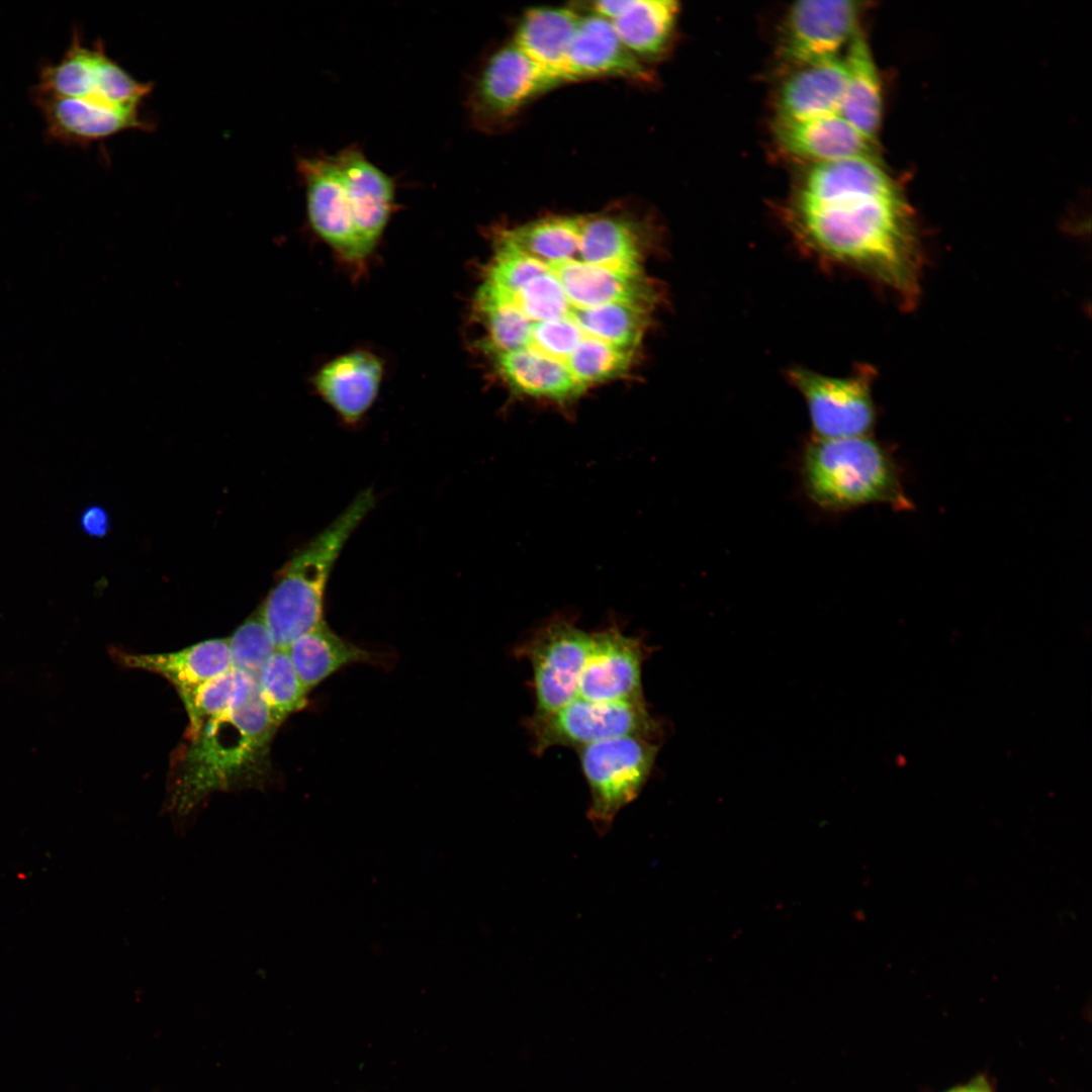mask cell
Masks as SVG:
<instances>
[{
    "instance_id": "obj_4",
    "label": "cell",
    "mask_w": 1092,
    "mask_h": 1092,
    "mask_svg": "<svg viewBox=\"0 0 1092 1092\" xmlns=\"http://www.w3.org/2000/svg\"><path fill=\"white\" fill-rule=\"evenodd\" d=\"M801 476L808 497L830 512L868 504L912 509L894 461L875 440L811 438L802 453Z\"/></svg>"
},
{
    "instance_id": "obj_17",
    "label": "cell",
    "mask_w": 1092,
    "mask_h": 1092,
    "mask_svg": "<svg viewBox=\"0 0 1092 1092\" xmlns=\"http://www.w3.org/2000/svg\"><path fill=\"white\" fill-rule=\"evenodd\" d=\"M567 82L602 77L647 82V68L618 37L611 21L594 13L580 16L565 66Z\"/></svg>"
},
{
    "instance_id": "obj_26",
    "label": "cell",
    "mask_w": 1092,
    "mask_h": 1092,
    "mask_svg": "<svg viewBox=\"0 0 1092 1092\" xmlns=\"http://www.w3.org/2000/svg\"><path fill=\"white\" fill-rule=\"evenodd\" d=\"M678 11L674 0H630L611 23L622 43L636 58H655L667 47Z\"/></svg>"
},
{
    "instance_id": "obj_14",
    "label": "cell",
    "mask_w": 1092,
    "mask_h": 1092,
    "mask_svg": "<svg viewBox=\"0 0 1092 1092\" xmlns=\"http://www.w3.org/2000/svg\"><path fill=\"white\" fill-rule=\"evenodd\" d=\"M296 171L305 189L307 218L313 232L341 258L350 263L363 262L368 255L355 229L332 155L299 156Z\"/></svg>"
},
{
    "instance_id": "obj_31",
    "label": "cell",
    "mask_w": 1092,
    "mask_h": 1092,
    "mask_svg": "<svg viewBox=\"0 0 1092 1092\" xmlns=\"http://www.w3.org/2000/svg\"><path fill=\"white\" fill-rule=\"evenodd\" d=\"M630 0H603L592 3L594 14L609 21L617 18L628 6Z\"/></svg>"
},
{
    "instance_id": "obj_21",
    "label": "cell",
    "mask_w": 1092,
    "mask_h": 1092,
    "mask_svg": "<svg viewBox=\"0 0 1092 1092\" xmlns=\"http://www.w3.org/2000/svg\"><path fill=\"white\" fill-rule=\"evenodd\" d=\"M851 193L903 197L877 158L854 157L812 165L793 199L814 201Z\"/></svg>"
},
{
    "instance_id": "obj_27",
    "label": "cell",
    "mask_w": 1092,
    "mask_h": 1092,
    "mask_svg": "<svg viewBox=\"0 0 1092 1092\" xmlns=\"http://www.w3.org/2000/svg\"><path fill=\"white\" fill-rule=\"evenodd\" d=\"M257 681L272 717L279 725L307 705L309 692L301 682L286 649L275 650L257 676Z\"/></svg>"
},
{
    "instance_id": "obj_1",
    "label": "cell",
    "mask_w": 1092,
    "mask_h": 1092,
    "mask_svg": "<svg viewBox=\"0 0 1092 1092\" xmlns=\"http://www.w3.org/2000/svg\"><path fill=\"white\" fill-rule=\"evenodd\" d=\"M640 226L553 215L494 231L473 297L480 347L517 396L560 406L623 378L660 299Z\"/></svg>"
},
{
    "instance_id": "obj_12",
    "label": "cell",
    "mask_w": 1092,
    "mask_h": 1092,
    "mask_svg": "<svg viewBox=\"0 0 1092 1092\" xmlns=\"http://www.w3.org/2000/svg\"><path fill=\"white\" fill-rule=\"evenodd\" d=\"M860 6L848 0H805L787 11L782 59L794 69L840 57L858 28Z\"/></svg>"
},
{
    "instance_id": "obj_13",
    "label": "cell",
    "mask_w": 1092,
    "mask_h": 1092,
    "mask_svg": "<svg viewBox=\"0 0 1092 1092\" xmlns=\"http://www.w3.org/2000/svg\"><path fill=\"white\" fill-rule=\"evenodd\" d=\"M649 649L617 624L589 633L577 697L596 702L644 701L642 666Z\"/></svg>"
},
{
    "instance_id": "obj_5",
    "label": "cell",
    "mask_w": 1092,
    "mask_h": 1092,
    "mask_svg": "<svg viewBox=\"0 0 1092 1092\" xmlns=\"http://www.w3.org/2000/svg\"><path fill=\"white\" fill-rule=\"evenodd\" d=\"M374 505L365 490L282 568L259 614L277 648L325 623L324 599L332 568L346 541Z\"/></svg>"
},
{
    "instance_id": "obj_22",
    "label": "cell",
    "mask_w": 1092,
    "mask_h": 1092,
    "mask_svg": "<svg viewBox=\"0 0 1092 1092\" xmlns=\"http://www.w3.org/2000/svg\"><path fill=\"white\" fill-rule=\"evenodd\" d=\"M579 18L569 8L529 9L521 18L512 42L538 66L567 83L566 60Z\"/></svg>"
},
{
    "instance_id": "obj_32",
    "label": "cell",
    "mask_w": 1092,
    "mask_h": 1092,
    "mask_svg": "<svg viewBox=\"0 0 1092 1092\" xmlns=\"http://www.w3.org/2000/svg\"><path fill=\"white\" fill-rule=\"evenodd\" d=\"M965 1084L967 1092H996L994 1084L983 1074L976 1075Z\"/></svg>"
},
{
    "instance_id": "obj_9",
    "label": "cell",
    "mask_w": 1092,
    "mask_h": 1092,
    "mask_svg": "<svg viewBox=\"0 0 1092 1092\" xmlns=\"http://www.w3.org/2000/svg\"><path fill=\"white\" fill-rule=\"evenodd\" d=\"M152 87V83L138 81L110 59L101 41L86 47L75 32L62 60L41 67L39 82L33 91L140 109Z\"/></svg>"
},
{
    "instance_id": "obj_24",
    "label": "cell",
    "mask_w": 1092,
    "mask_h": 1092,
    "mask_svg": "<svg viewBox=\"0 0 1092 1092\" xmlns=\"http://www.w3.org/2000/svg\"><path fill=\"white\" fill-rule=\"evenodd\" d=\"M118 656L123 665L160 674L177 691L202 684L232 668L228 638L206 640L174 652H120Z\"/></svg>"
},
{
    "instance_id": "obj_11",
    "label": "cell",
    "mask_w": 1092,
    "mask_h": 1092,
    "mask_svg": "<svg viewBox=\"0 0 1092 1092\" xmlns=\"http://www.w3.org/2000/svg\"><path fill=\"white\" fill-rule=\"evenodd\" d=\"M871 379L866 370L846 377L803 367L789 371V380L807 404L813 438L819 439L868 436L875 423Z\"/></svg>"
},
{
    "instance_id": "obj_3",
    "label": "cell",
    "mask_w": 1092,
    "mask_h": 1092,
    "mask_svg": "<svg viewBox=\"0 0 1092 1092\" xmlns=\"http://www.w3.org/2000/svg\"><path fill=\"white\" fill-rule=\"evenodd\" d=\"M237 671L232 706L187 738L189 743L172 768L164 811L178 836L187 834L213 793L260 787L267 777L270 745L279 724L257 678Z\"/></svg>"
},
{
    "instance_id": "obj_8",
    "label": "cell",
    "mask_w": 1092,
    "mask_h": 1092,
    "mask_svg": "<svg viewBox=\"0 0 1092 1092\" xmlns=\"http://www.w3.org/2000/svg\"><path fill=\"white\" fill-rule=\"evenodd\" d=\"M589 633L565 616H555L515 648L532 667L534 715L550 713L577 697Z\"/></svg>"
},
{
    "instance_id": "obj_29",
    "label": "cell",
    "mask_w": 1092,
    "mask_h": 1092,
    "mask_svg": "<svg viewBox=\"0 0 1092 1092\" xmlns=\"http://www.w3.org/2000/svg\"><path fill=\"white\" fill-rule=\"evenodd\" d=\"M228 641L232 668L256 678L277 649L260 614L244 622Z\"/></svg>"
},
{
    "instance_id": "obj_20",
    "label": "cell",
    "mask_w": 1092,
    "mask_h": 1092,
    "mask_svg": "<svg viewBox=\"0 0 1092 1092\" xmlns=\"http://www.w3.org/2000/svg\"><path fill=\"white\" fill-rule=\"evenodd\" d=\"M383 367L373 354L355 351L341 355L315 374L314 386L347 423H356L374 402Z\"/></svg>"
},
{
    "instance_id": "obj_30",
    "label": "cell",
    "mask_w": 1092,
    "mask_h": 1092,
    "mask_svg": "<svg viewBox=\"0 0 1092 1092\" xmlns=\"http://www.w3.org/2000/svg\"><path fill=\"white\" fill-rule=\"evenodd\" d=\"M81 524L87 534L101 537L108 531L109 519L107 513L102 508L91 507L83 513Z\"/></svg>"
},
{
    "instance_id": "obj_28",
    "label": "cell",
    "mask_w": 1092,
    "mask_h": 1092,
    "mask_svg": "<svg viewBox=\"0 0 1092 1092\" xmlns=\"http://www.w3.org/2000/svg\"><path fill=\"white\" fill-rule=\"evenodd\" d=\"M237 687L238 671L231 668L202 684L177 691L189 719L186 738L230 709Z\"/></svg>"
},
{
    "instance_id": "obj_7",
    "label": "cell",
    "mask_w": 1092,
    "mask_h": 1092,
    "mask_svg": "<svg viewBox=\"0 0 1092 1092\" xmlns=\"http://www.w3.org/2000/svg\"><path fill=\"white\" fill-rule=\"evenodd\" d=\"M533 752L542 755L555 746L576 749L596 742L643 736L658 739L661 723L648 711L644 701L596 702L575 697L562 707L525 721Z\"/></svg>"
},
{
    "instance_id": "obj_2",
    "label": "cell",
    "mask_w": 1092,
    "mask_h": 1092,
    "mask_svg": "<svg viewBox=\"0 0 1092 1092\" xmlns=\"http://www.w3.org/2000/svg\"><path fill=\"white\" fill-rule=\"evenodd\" d=\"M788 222L803 251L818 261L870 275L907 302L917 294L920 251L904 197L792 199Z\"/></svg>"
},
{
    "instance_id": "obj_10",
    "label": "cell",
    "mask_w": 1092,
    "mask_h": 1092,
    "mask_svg": "<svg viewBox=\"0 0 1092 1092\" xmlns=\"http://www.w3.org/2000/svg\"><path fill=\"white\" fill-rule=\"evenodd\" d=\"M561 84L511 42L487 59L473 82L467 98L470 119L479 129H495L535 97Z\"/></svg>"
},
{
    "instance_id": "obj_18",
    "label": "cell",
    "mask_w": 1092,
    "mask_h": 1092,
    "mask_svg": "<svg viewBox=\"0 0 1092 1092\" xmlns=\"http://www.w3.org/2000/svg\"><path fill=\"white\" fill-rule=\"evenodd\" d=\"M775 134L787 154L812 165L854 157L877 158L876 145L839 113L805 120H776Z\"/></svg>"
},
{
    "instance_id": "obj_19",
    "label": "cell",
    "mask_w": 1092,
    "mask_h": 1092,
    "mask_svg": "<svg viewBox=\"0 0 1092 1092\" xmlns=\"http://www.w3.org/2000/svg\"><path fill=\"white\" fill-rule=\"evenodd\" d=\"M843 57L794 69L777 96V120H805L839 113L845 87Z\"/></svg>"
},
{
    "instance_id": "obj_33",
    "label": "cell",
    "mask_w": 1092,
    "mask_h": 1092,
    "mask_svg": "<svg viewBox=\"0 0 1092 1092\" xmlns=\"http://www.w3.org/2000/svg\"><path fill=\"white\" fill-rule=\"evenodd\" d=\"M942 1092H967L965 1083L952 1086Z\"/></svg>"
},
{
    "instance_id": "obj_25",
    "label": "cell",
    "mask_w": 1092,
    "mask_h": 1092,
    "mask_svg": "<svg viewBox=\"0 0 1092 1092\" xmlns=\"http://www.w3.org/2000/svg\"><path fill=\"white\" fill-rule=\"evenodd\" d=\"M286 650L308 692L347 665L373 660L371 652L342 638L326 622L297 637Z\"/></svg>"
},
{
    "instance_id": "obj_6",
    "label": "cell",
    "mask_w": 1092,
    "mask_h": 1092,
    "mask_svg": "<svg viewBox=\"0 0 1092 1092\" xmlns=\"http://www.w3.org/2000/svg\"><path fill=\"white\" fill-rule=\"evenodd\" d=\"M657 740L624 736L577 749L590 796L587 818L597 832H608L617 814L641 793L660 749Z\"/></svg>"
},
{
    "instance_id": "obj_15",
    "label": "cell",
    "mask_w": 1092,
    "mask_h": 1092,
    "mask_svg": "<svg viewBox=\"0 0 1092 1092\" xmlns=\"http://www.w3.org/2000/svg\"><path fill=\"white\" fill-rule=\"evenodd\" d=\"M332 157L340 172L358 237L369 256L394 209L395 181L357 145L347 146Z\"/></svg>"
},
{
    "instance_id": "obj_23",
    "label": "cell",
    "mask_w": 1092,
    "mask_h": 1092,
    "mask_svg": "<svg viewBox=\"0 0 1092 1092\" xmlns=\"http://www.w3.org/2000/svg\"><path fill=\"white\" fill-rule=\"evenodd\" d=\"M847 73L839 114L876 143L883 115L882 85L869 43L858 29L842 56Z\"/></svg>"
},
{
    "instance_id": "obj_16",
    "label": "cell",
    "mask_w": 1092,
    "mask_h": 1092,
    "mask_svg": "<svg viewBox=\"0 0 1092 1092\" xmlns=\"http://www.w3.org/2000/svg\"><path fill=\"white\" fill-rule=\"evenodd\" d=\"M49 135L67 144L86 145L129 129H149L152 124L140 109L100 100L32 93Z\"/></svg>"
}]
</instances>
